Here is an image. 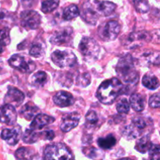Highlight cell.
<instances>
[{
  "mask_svg": "<svg viewBox=\"0 0 160 160\" xmlns=\"http://www.w3.org/2000/svg\"><path fill=\"white\" fill-rule=\"evenodd\" d=\"M123 85L117 78L104 81L97 90V98L102 103L112 104L117 97L123 92Z\"/></svg>",
  "mask_w": 160,
  "mask_h": 160,
  "instance_id": "1",
  "label": "cell"
},
{
  "mask_svg": "<svg viewBox=\"0 0 160 160\" xmlns=\"http://www.w3.org/2000/svg\"><path fill=\"white\" fill-rule=\"evenodd\" d=\"M116 70L119 78L129 84H136L138 81L139 74L134 66V60L131 55L120 58L117 64Z\"/></svg>",
  "mask_w": 160,
  "mask_h": 160,
  "instance_id": "2",
  "label": "cell"
},
{
  "mask_svg": "<svg viewBox=\"0 0 160 160\" xmlns=\"http://www.w3.org/2000/svg\"><path fill=\"white\" fill-rule=\"evenodd\" d=\"M44 159L67 160L74 159V156L64 144L57 143L46 147L44 151Z\"/></svg>",
  "mask_w": 160,
  "mask_h": 160,
  "instance_id": "3",
  "label": "cell"
},
{
  "mask_svg": "<svg viewBox=\"0 0 160 160\" xmlns=\"http://www.w3.org/2000/svg\"><path fill=\"white\" fill-rule=\"evenodd\" d=\"M79 51L88 62L95 61L99 53V45L95 39L89 37H84L79 44Z\"/></svg>",
  "mask_w": 160,
  "mask_h": 160,
  "instance_id": "4",
  "label": "cell"
},
{
  "mask_svg": "<svg viewBox=\"0 0 160 160\" xmlns=\"http://www.w3.org/2000/svg\"><path fill=\"white\" fill-rule=\"evenodd\" d=\"M147 127V121L142 117H137L122 129V135L128 140H133L142 134Z\"/></svg>",
  "mask_w": 160,
  "mask_h": 160,
  "instance_id": "5",
  "label": "cell"
},
{
  "mask_svg": "<svg viewBox=\"0 0 160 160\" xmlns=\"http://www.w3.org/2000/svg\"><path fill=\"white\" fill-rule=\"evenodd\" d=\"M81 16L84 21L89 24L95 25L101 14L98 9V0H89L82 7Z\"/></svg>",
  "mask_w": 160,
  "mask_h": 160,
  "instance_id": "6",
  "label": "cell"
},
{
  "mask_svg": "<svg viewBox=\"0 0 160 160\" xmlns=\"http://www.w3.org/2000/svg\"><path fill=\"white\" fill-rule=\"evenodd\" d=\"M9 64L12 68L24 73H31L36 68L35 63L31 59L18 54L13 55L9 58Z\"/></svg>",
  "mask_w": 160,
  "mask_h": 160,
  "instance_id": "7",
  "label": "cell"
},
{
  "mask_svg": "<svg viewBox=\"0 0 160 160\" xmlns=\"http://www.w3.org/2000/svg\"><path fill=\"white\" fill-rule=\"evenodd\" d=\"M51 58L52 62L61 68L73 67L77 62V57L74 53L68 50L67 51L56 50L53 52Z\"/></svg>",
  "mask_w": 160,
  "mask_h": 160,
  "instance_id": "8",
  "label": "cell"
},
{
  "mask_svg": "<svg viewBox=\"0 0 160 160\" xmlns=\"http://www.w3.org/2000/svg\"><path fill=\"white\" fill-rule=\"evenodd\" d=\"M120 31V25L115 20L107 22L100 27L98 30V35L102 40L105 42H111L115 40Z\"/></svg>",
  "mask_w": 160,
  "mask_h": 160,
  "instance_id": "9",
  "label": "cell"
},
{
  "mask_svg": "<svg viewBox=\"0 0 160 160\" xmlns=\"http://www.w3.org/2000/svg\"><path fill=\"white\" fill-rule=\"evenodd\" d=\"M20 23L25 29L34 30L40 25L41 16L34 10L23 11L20 14Z\"/></svg>",
  "mask_w": 160,
  "mask_h": 160,
  "instance_id": "10",
  "label": "cell"
},
{
  "mask_svg": "<svg viewBox=\"0 0 160 160\" xmlns=\"http://www.w3.org/2000/svg\"><path fill=\"white\" fill-rule=\"evenodd\" d=\"M17 114L15 107L10 104L0 106V123L13 125L17 121Z\"/></svg>",
  "mask_w": 160,
  "mask_h": 160,
  "instance_id": "11",
  "label": "cell"
},
{
  "mask_svg": "<svg viewBox=\"0 0 160 160\" xmlns=\"http://www.w3.org/2000/svg\"><path fill=\"white\" fill-rule=\"evenodd\" d=\"M73 36V30L71 28H64L59 30L53 34L50 38V42L53 45H60L66 44L70 41Z\"/></svg>",
  "mask_w": 160,
  "mask_h": 160,
  "instance_id": "12",
  "label": "cell"
},
{
  "mask_svg": "<svg viewBox=\"0 0 160 160\" xmlns=\"http://www.w3.org/2000/svg\"><path fill=\"white\" fill-rule=\"evenodd\" d=\"M24 100V94L19 89L13 87H9L5 96V103L10 104L13 106H19Z\"/></svg>",
  "mask_w": 160,
  "mask_h": 160,
  "instance_id": "13",
  "label": "cell"
},
{
  "mask_svg": "<svg viewBox=\"0 0 160 160\" xmlns=\"http://www.w3.org/2000/svg\"><path fill=\"white\" fill-rule=\"evenodd\" d=\"M150 40H151V35L146 31L133 32L128 37V47L132 48V47L140 46L145 42H148Z\"/></svg>",
  "mask_w": 160,
  "mask_h": 160,
  "instance_id": "14",
  "label": "cell"
},
{
  "mask_svg": "<svg viewBox=\"0 0 160 160\" xmlns=\"http://www.w3.org/2000/svg\"><path fill=\"white\" fill-rule=\"evenodd\" d=\"M80 118V114L78 112H71L64 116L60 123V129L63 132H69L78 126Z\"/></svg>",
  "mask_w": 160,
  "mask_h": 160,
  "instance_id": "15",
  "label": "cell"
},
{
  "mask_svg": "<svg viewBox=\"0 0 160 160\" xmlns=\"http://www.w3.org/2000/svg\"><path fill=\"white\" fill-rule=\"evenodd\" d=\"M53 102L59 107H67L70 106L74 102V98L70 93L64 91L58 92L53 97Z\"/></svg>",
  "mask_w": 160,
  "mask_h": 160,
  "instance_id": "16",
  "label": "cell"
},
{
  "mask_svg": "<svg viewBox=\"0 0 160 160\" xmlns=\"http://www.w3.org/2000/svg\"><path fill=\"white\" fill-rule=\"evenodd\" d=\"M21 135L20 128H12V129H4L1 133V138L6 141L9 145H16L18 143Z\"/></svg>",
  "mask_w": 160,
  "mask_h": 160,
  "instance_id": "17",
  "label": "cell"
},
{
  "mask_svg": "<svg viewBox=\"0 0 160 160\" xmlns=\"http://www.w3.org/2000/svg\"><path fill=\"white\" fill-rule=\"evenodd\" d=\"M55 121V118L46 114H38L34 117V120L31 123L30 128L33 130H40L51 124Z\"/></svg>",
  "mask_w": 160,
  "mask_h": 160,
  "instance_id": "18",
  "label": "cell"
},
{
  "mask_svg": "<svg viewBox=\"0 0 160 160\" xmlns=\"http://www.w3.org/2000/svg\"><path fill=\"white\" fill-rule=\"evenodd\" d=\"M38 108L31 102H28L27 103V104H25L24 106L21 108V109H20V115H21L23 118H25L28 120H32L33 118H34V117H35L36 115H38Z\"/></svg>",
  "mask_w": 160,
  "mask_h": 160,
  "instance_id": "19",
  "label": "cell"
},
{
  "mask_svg": "<svg viewBox=\"0 0 160 160\" xmlns=\"http://www.w3.org/2000/svg\"><path fill=\"white\" fill-rule=\"evenodd\" d=\"M130 104L132 109L137 112L144 110L145 107V99L141 94H133L130 98Z\"/></svg>",
  "mask_w": 160,
  "mask_h": 160,
  "instance_id": "20",
  "label": "cell"
},
{
  "mask_svg": "<svg viewBox=\"0 0 160 160\" xmlns=\"http://www.w3.org/2000/svg\"><path fill=\"white\" fill-rule=\"evenodd\" d=\"M41 138H42V132H36L35 130L31 128L27 129L22 137L23 142L27 144L35 143Z\"/></svg>",
  "mask_w": 160,
  "mask_h": 160,
  "instance_id": "21",
  "label": "cell"
},
{
  "mask_svg": "<svg viewBox=\"0 0 160 160\" xmlns=\"http://www.w3.org/2000/svg\"><path fill=\"white\" fill-rule=\"evenodd\" d=\"M117 8V6L113 2L109 1H99L98 0V9L101 16L108 17L111 15Z\"/></svg>",
  "mask_w": 160,
  "mask_h": 160,
  "instance_id": "22",
  "label": "cell"
},
{
  "mask_svg": "<svg viewBox=\"0 0 160 160\" xmlns=\"http://www.w3.org/2000/svg\"><path fill=\"white\" fill-rule=\"evenodd\" d=\"M97 143H98L99 148H103V149H109L115 146V145L117 144V139L112 134H109L105 138H98Z\"/></svg>",
  "mask_w": 160,
  "mask_h": 160,
  "instance_id": "23",
  "label": "cell"
},
{
  "mask_svg": "<svg viewBox=\"0 0 160 160\" xmlns=\"http://www.w3.org/2000/svg\"><path fill=\"white\" fill-rule=\"evenodd\" d=\"M142 84L150 90H156L159 88L158 78L152 74H145L142 78Z\"/></svg>",
  "mask_w": 160,
  "mask_h": 160,
  "instance_id": "24",
  "label": "cell"
},
{
  "mask_svg": "<svg viewBox=\"0 0 160 160\" xmlns=\"http://www.w3.org/2000/svg\"><path fill=\"white\" fill-rule=\"evenodd\" d=\"M152 143L151 141H150L149 136L145 135L138 141L137 144L135 145V148L139 152L145 154V153H146L148 151Z\"/></svg>",
  "mask_w": 160,
  "mask_h": 160,
  "instance_id": "25",
  "label": "cell"
},
{
  "mask_svg": "<svg viewBox=\"0 0 160 160\" xmlns=\"http://www.w3.org/2000/svg\"><path fill=\"white\" fill-rule=\"evenodd\" d=\"M80 14L79 9H78V6L74 4L70 5V6H67L63 11V13H62V17L65 20H71L73 19L76 18L77 17H78Z\"/></svg>",
  "mask_w": 160,
  "mask_h": 160,
  "instance_id": "26",
  "label": "cell"
},
{
  "mask_svg": "<svg viewBox=\"0 0 160 160\" xmlns=\"http://www.w3.org/2000/svg\"><path fill=\"white\" fill-rule=\"evenodd\" d=\"M85 125L88 128H94L98 125V117L96 112L94 110H90L87 113L85 117Z\"/></svg>",
  "mask_w": 160,
  "mask_h": 160,
  "instance_id": "27",
  "label": "cell"
},
{
  "mask_svg": "<svg viewBox=\"0 0 160 160\" xmlns=\"http://www.w3.org/2000/svg\"><path fill=\"white\" fill-rule=\"evenodd\" d=\"M34 152L33 150L29 149L28 148H20L15 153V156L17 159H34Z\"/></svg>",
  "mask_w": 160,
  "mask_h": 160,
  "instance_id": "28",
  "label": "cell"
},
{
  "mask_svg": "<svg viewBox=\"0 0 160 160\" xmlns=\"http://www.w3.org/2000/svg\"><path fill=\"white\" fill-rule=\"evenodd\" d=\"M59 0H43L42 3V10L45 13L54 11L59 6Z\"/></svg>",
  "mask_w": 160,
  "mask_h": 160,
  "instance_id": "29",
  "label": "cell"
},
{
  "mask_svg": "<svg viewBox=\"0 0 160 160\" xmlns=\"http://www.w3.org/2000/svg\"><path fill=\"white\" fill-rule=\"evenodd\" d=\"M48 77L44 71H38L31 78V83L34 86H43L46 83Z\"/></svg>",
  "mask_w": 160,
  "mask_h": 160,
  "instance_id": "30",
  "label": "cell"
},
{
  "mask_svg": "<svg viewBox=\"0 0 160 160\" xmlns=\"http://www.w3.org/2000/svg\"><path fill=\"white\" fill-rule=\"evenodd\" d=\"M136 10L142 13H145L149 9V5L147 0H133Z\"/></svg>",
  "mask_w": 160,
  "mask_h": 160,
  "instance_id": "31",
  "label": "cell"
},
{
  "mask_svg": "<svg viewBox=\"0 0 160 160\" xmlns=\"http://www.w3.org/2000/svg\"><path fill=\"white\" fill-rule=\"evenodd\" d=\"M76 82L78 86H81V87H86V86L89 85V84L91 83L90 75L88 72L82 73L81 74L78 75Z\"/></svg>",
  "mask_w": 160,
  "mask_h": 160,
  "instance_id": "32",
  "label": "cell"
},
{
  "mask_svg": "<svg viewBox=\"0 0 160 160\" xmlns=\"http://www.w3.org/2000/svg\"><path fill=\"white\" fill-rule=\"evenodd\" d=\"M29 54L35 58L41 57L44 54V47L41 44L36 43L31 46L29 51Z\"/></svg>",
  "mask_w": 160,
  "mask_h": 160,
  "instance_id": "33",
  "label": "cell"
},
{
  "mask_svg": "<svg viewBox=\"0 0 160 160\" xmlns=\"http://www.w3.org/2000/svg\"><path fill=\"white\" fill-rule=\"evenodd\" d=\"M117 110L119 113L126 114L130 110V104L126 98L120 100L117 104Z\"/></svg>",
  "mask_w": 160,
  "mask_h": 160,
  "instance_id": "34",
  "label": "cell"
},
{
  "mask_svg": "<svg viewBox=\"0 0 160 160\" xmlns=\"http://www.w3.org/2000/svg\"><path fill=\"white\" fill-rule=\"evenodd\" d=\"M148 152H149L150 159L154 160L159 159L160 147L159 145H157V144L152 145V144L151 147H150V148L148 149Z\"/></svg>",
  "mask_w": 160,
  "mask_h": 160,
  "instance_id": "35",
  "label": "cell"
},
{
  "mask_svg": "<svg viewBox=\"0 0 160 160\" xmlns=\"http://www.w3.org/2000/svg\"><path fill=\"white\" fill-rule=\"evenodd\" d=\"M10 42L9 30L0 29V45H7Z\"/></svg>",
  "mask_w": 160,
  "mask_h": 160,
  "instance_id": "36",
  "label": "cell"
},
{
  "mask_svg": "<svg viewBox=\"0 0 160 160\" xmlns=\"http://www.w3.org/2000/svg\"><path fill=\"white\" fill-rule=\"evenodd\" d=\"M160 96L159 93H156L152 95L149 98V106L152 108H159L160 106Z\"/></svg>",
  "mask_w": 160,
  "mask_h": 160,
  "instance_id": "37",
  "label": "cell"
},
{
  "mask_svg": "<svg viewBox=\"0 0 160 160\" xmlns=\"http://www.w3.org/2000/svg\"><path fill=\"white\" fill-rule=\"evenodd\" d=\"M55 137V133L54 131H45L42 132V138L45 139V140H48V141H51Z\"/></svg>",
  "mask_w": 160,
  "mask_h": 160,
  "instance_id": "38",
  "label": "cell"
},
{
  "mask_svg": "<svg viewBox=\"0 0 160 160\" xmlns=\"http://www.w3.org/2000/svg\"><path fill=\"white\" fill-rule=\"evenodd\" d=\"M8 17H9L8 12L6 10L0 9V23H3L6 20V19L8 18Z\"/></svg>",
  "mask_w": 160,
  "mask_h": 160,
  "instance_id": "39",
  "label": "cell"
},
{
  "mask_svg": "<svg viewBox=\"0 0 160 160\" xmlns=\"http://www.w3.org/2000/svg\"><path fill=\"white\" fill-rule=\"evenodd\" d=\"M21 1L25 6H31L33 3L37 0H21Z\"/></svg>",
  "mask_w": 160,
  "mask_h": 160,
  "instance_id": "40",
  "label": "cell"
},
{
  "mask_svg": "<svg viewBox=\"0 0 160 160\" xmlns=\"http://www.w3.org/2000/svg\"><path fill=\"white\" fill-rule=\"evenodd\" d=\"M2 51H3V48H2V45H0V53L2 52Z\"/></svg>",
  "mask_w": 160,
  "mask_h": 160,
  "instance_id": "41",
  "label": "cell"
}]
</instances>
